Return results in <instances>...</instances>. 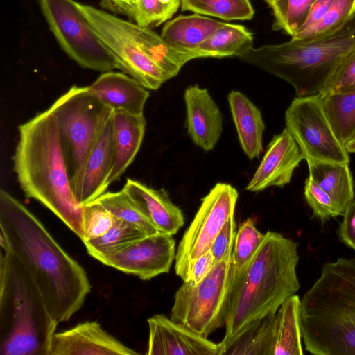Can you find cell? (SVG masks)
Listing matches in <instances>:
<instances>
[{"instance_id": "1", "label": "cell", "mask_w": 355, "mask_h": 355, "mask_svg": "<svg viewBox=\"0 0 355 355\" xmlns=\"http://www.w3.org/2000/svg\"><path fill=\"white\" fill-rule=\"evenodd\" d=\"M0 245L31 275L58 324L80 310L92 288L85 269L24 204L3 189L0 191Z\"/></svg>"}, {"instance_id": "2", "label": "cell", "mask_w": 355, "mask_h": 355, "mask_svg": "<svg viewBox=\"0 0 355 355\" xmlns=\"http://www.w3.org/2000/svg\"><path fill=\"white\" fill-rule=\"evenodd\" d=\"M297 243L268 231L250 261L233 275L225 309V334L218 343L220 355L254 323L276 313L300 288L296 267Z\"/></svg>"}, {"instance_id": "3", "label": "cell", "mask_w": 355, "mask_h": 355, "mask_svg": "<svg viewBox=\"0 0 355 355\" xmlns=\"http://www.w3.org/2000/svg\"><path fill=\"white\" fill-rule=\"evenodd\" d=\"M13 168L25 196L53 212L81 240L83 206L72 189L55 118L49 108L19 126Z\"/></svg>"}, {"instance_id": "4", "label": "cell", "mask_w": 355, "mask_h": 355, "mask_svg": "<svg viewBox=\"0 0 355 355\" xmlns=\"http://www.w3.org/2000/svg\"><path fill=\"white\" fill-rule=\"evenodd\" d=\"M305 349L314 355H355V258L326 263L301 299Z\"/></svg>"}, {"instance_id": "5", "label": "cell", "mask_w": 355, "mask_h": 355, "mask_svg": "<svg viewBox=\"0 0 355 355\" xmlns=\"http://www.w3.org/2000/svg\"><path fill=\"white\" fill-rule=\"evenodd\" d=\"M355 53V15L344 26L310 40H294L252 48L243 62L291 85L296 96L322 94L340 65Z\"/></svg>"}, {"instance_id": "6", "label": "cell", "mask_w": 355, "mask_h": 355, "mask_svg": "<svg viewBox=\"0 0 355 355\" xmlns=\"http://www.w3.org/2000/svg\"><path fill=\"white\" fill-rule=\"evenodd\" d=\"M58 324L26 270L1 250L0 354L49 355Z\"/></svg>"}, {"instance_id": "7", "label": "cell", "mask_w": 355, "mask_h": 355, "mask_svg": "<svg viewBox=\"0 0 355 355\" xmlns=\"http://www.w3.org/2000/svg\"><path fill=\"white\" fill-rule=\"evenodd\" d=\"M49 109L55 118L78 200L87 157L113 110L96 98L89 87L76 85L60 96Z\"/></svg>"}, {"instance_id": "8", "label": "cell", "mask_w": 355, "mask_h": 355, "mask_svg": "<svg viewBox=\"0 0 355 355\" xmlns=\"http://www.w3.org/2000/svg\"><path fill=\"white\" fill-rule=\"evenodd\" d=\"M231 281L232 257L216 263L199 283L183 281L175 294L170 318L207 338L225 324Z\"/></svg>"}, {"instance_id": "9", "label": "cell", "mask_w": 355, "mask_h": 355, "mask_svg": "<svg viewBox=\"0 0 355 355\" xmlns=\"http://www.w3.org/2000/svg\"><path fill=\"white\" fill-rule=\"evenodd\" d=\"M49 28L64 52L80 66L102 72L119 69L74 0H39Z\"/></svg>"}, {"instance_id": "10", "label": "cell", "mask_w": 355, "mask_h": 355, "mask_svg": "<svg viewBox=\"0 0 355 355\" xmlns=\"http://www.w3.org/2000/svg\"><path fill=\"white\" fill-rule=\"evenodd\" d=\"M285 122L305 160L349 164V153L333 131L320 94L296 96L286 110Z\"/></svg>"}, {"instance_id": "11", "label": "cell", "mask_w": 355, "mask_h": 355, "mask_svg": "<svg viewBox=\"0 0 355 355\" xmlns=\"http://www.w3.org/2000/svg\"><path fill=\"white\" fill-rule=\"evenodd\" d=\"M237 198L238 192L234 187L217 183L202 199L175 254V271L183 281L188 279L191 263L209 250L227 218L234 214Z\"/></svg>"}, {"instance_id": "12", "label": "cell", "mask_w": 355, "mask_h": 355, "mask_svg": "<svg viewBox=\"0 0 355 355\" xmlns=\"http://www.w3.org/2000/svg\"><path fill=\"white\" fill-rule=\"evenodd\" d=\"M78 7L119 64L148 89L156 90L168 80L164 73L119 26L116 17L92 6Z\"/></svg>"}, {"instance_id": "13", "label": "cell", "mask_w": 355, "mask_h": 355, "mask_svg": "<svg viewBox=\"0 0 355 355\" xmlns=\"http://www.w3.org/2000/svg\"><path fill=\"white\" fill-rule=\"evenodd\" d=\"M175 254V241L173 235L158 232L146 236L98 260L124 273L135 275L142 280H149L168 273Z\"/></svg>"}, {"instance_id": "14", "label": "cell", "mask_w": 355, "mask_h": 355, "mask_svg": "<svg viewBox=\"0 0 355 355\" xmlns=\"http://www.w3.org/2000/svg\"><path fill=\"white\" fill-rule=\"evenodd\" d=\"M148 355H220L218 343L203 338L164 315L147 320Z\"/></svg>"}, {"instance_id": "15", "label": "cell", "mask_w": 355, "mask_h": 355, "mask_svg": "<svg viewBox=\"0 0 355 355\" xmlns=\"http://www.w3.org/2000/svg\"><path fill=\"white\" fill-rule=\"evenodd\" d=\"M304 159L302 151L289 131L284 128L273 137L265 155L246 187L259 192L270 187H283L291 182L293 172Z\"/></svg>"}, {"instance_id": "16", "label": "cell", "mask_w": 355, "mask_h": 355, "mask_svg": "<svg viewBox=\"0 0 355 355\" xmlns=\"http://www.w3.org/2000/svg\"><path fill=\"white\" fill-rule=\"evenodd\" d=\"M103 329L97 322H85L55 333L49 355H138Z\"/></svg>"}, {"instance_id": "17", "label": "cell", "mask_w": 355, "mask_h": 355, "mask_svg": "<svg viewBox=\"0 0 355 355\" xmlns=\"http://www.w3.org/2000/svg\"><path fill=\"white\" fill-rule=\"evenodd\" d=\"M186 127L193 142L208 151L213 149L223 131L222 113L206 89L189 86L184 92Z\"/></svg>"}, {"instance_id": "18", "label": "cell", "mask_w": 355, "mask_h": 355, "mask_svg": "<svg viewBox=\"0 0 355 355\" xmlns=\"http://www.w3.org/2000/svg\"><path fill=\"white\" fill-rule=\"evenodd\" d=\"M113 114V113H112ZM114 157L112 114L101 130L84 168L78 201L84 206L105 193Z\"/></svg>"}, {"instance_id": "19", "label": "cell", "mask_w": 355, "mask_h": 355, "mask_svg": "<svg viewBox=\"0 0 355 355\" xmlns=\"http://www.w3.org/2000/svg\"><path fill=\"white\" fill-rule=\"evenodd\" d=\"M123 189L160 233L173 235L183 226L182 211L164 189H154L130 178Z\"/></svg>"}, {"instance_id": "20", "label": "cell", "mask_w": 355, "mask_h": 355, "mask_svg": "<svg viewBox=\"0 0 355 355\" xmlns=\"http://www.w3.org/2000/svg\"><path fill=\"white\" fill-rule=\"evenodd\" d=\"M89 91L113 110L142 114L149 92L132 77L119 72L106 71L91 85Z\"/></svg>"}, {"instance_id": "21", "label": "cell", "mask_w": 355, "mask_h": 355, "mask_svg": "<svg viewBox=\"0 0 355 355\" xmlns=\"http://www.w3.org/2000/svg\"><path fill=\"white\" fill-rule=\"evenodd\" d=\"M119 26L135 41L140 49L164 73L168 80L175 76L189 60L207 58L201 52L183 51L170 46L148 27L117 18Z\"/></svg>"}, {"instance_id": "22", "label": "cell", "mask_w": 355, "mask_h": 355, "mask_svg": "<svg viewBox=\"0 0 355 355\" xmlns=\"http://www.w3.org/2000/svg\"><path fill=\"white\" fill-rule=\"evenodd\" d=\"M114 157L108 183L117 181L133 162L141 145L146 120L142 114L113 110Z\"/></svg>"}, {"instance_id": "23", "label": "cell", "mask_w": 355, "mask_h": 355, "mask_svg": "<svg viewBox=\"0 0 355 355\" xmlns=\"http://www.w3.org/2000/svg\"><path fill=\"white\" fill-rule=\"evenodd\" d=\"M309 176L331 198L336 216H343L354 198L349 164L306 160Z\"/></svg>"}, {"instance_id": "24", "label": "cell", "mask_w": 355, "mask_h": 355, "mask_svg": "<svg viewBox=\"0 0 355 355\" xmlns=\"http://www.w3.org/2000/svg\"><path fill=\"white\" fill-rule=\"evenodd\" d=\"M241 146L250 159L262 151L265 125L259 109L243 93L232 91L227 96Z\"/></svg>"}, {"instance_id": "25", "label": "cell", "mask_w": 355, "mask_h": 355, "mask_svg": "<svg viewBox=\"0 0 355 355\" xmlns=\"http://www.w3.org/2000/svg\"><path fill=\"white\" fill-rule=\"evenodd\" d=\"M224 23L196 13L181 15L167 22L160 35L174 49L200 52V44Z\"/></svg>"}, {"instance_id": "26", "label": "cell", "mask_w": 355, "mask_h": 355, "mask_svg": "<svg viewBox=\"0 0 355 355\" xmlns=\"http://www.w3.org/2000/svg\"><path fill=\"white\" fill-rule=\"evenodd\" d=\"M302 340L301 300L295 294L275 315L272 355L304 354Z\"/></svg>"}, {"instance_id": "27", "label": "cell", "mask_w": 355, "mask_h": 355, "mask_svg": "<svg viewBox=\"0 0 355 355\" xmlns=\"http://www.w3.org/2000/svg\"><path fill=\"white\" fill-rule=\"evenodd\" d=\"M253 35L245 26L224 23L199 46L207 58L239 57L252 49Z\"/></svg>"}, {"instance_id": "28", "label": "cell", "mask_w": 355, "mask_h": 355, "mask_svg": "<svg viewBox=\"0 0 355 355\" xmlns=\"http://www.w3.org/2000/svg\"><path fill=\"white\" fill-rule=\"evenodd\" d=\"M320 94L333 131L345 146L355 136V91Z\"/></svg>"}, {"instance_id": "29", "label": "cell", "mask_w": 355, "mask_h": 355, "mask_svg": "<svg viewBox=\"0 0 355 355\" xmlns=\"http://www.w3.org/2000/svg\"><path fill=\"white\" fill-rule=\"evenodd\" d=\"M147 236L136 226L114 218L111 228L103 236L84 241L87 253L95 258H99L121 250L133 242Z\"/></svg>"}, {"instance_id": "30", "label": "cell", "mask_w": 355, "mask_h": 355, "mask_svg": "<svg viewBox=\"0 0 355 355\" xmlns=\"http://www.w3.org/2000/svg\"><path fill=\"white\" fill-rule=\"evenodd\" d=\"M275 315H268L254 323L225 354L272 355Z\"/></svg>"}, {"instance_id": "31", "label": "cell", "mask_w": 355, "mask_h": 355, "mask_svg": "<svg viewBox=\"0 0 355 355\" xmlns=\"http://www.w3.org/2000/svg\"><path fill=\"white\" fill-rule=\"evenodd\" d=\"M181 10L225 21L249 20L254 16L250 0H181Z\"/></svg>"}, {"instance_id": "32", "label": "cell", "mask_w": 355, "mask_h": 355, "mask_svg": "<svg viewBox=\"0 0 355 355\" xmlns=\"http://www.w3.org/2000/svg\"><path fill=\"white\" fill-rule=\"evenodd\" d=\"M96 200L114 217L136 226L147 236L159 232L123 189L117 192H105Z\"/></svg>"}, {"instance_id": "33", "label": "cell", "mask_w": 355, "mask_h": 355, "mask_svg": "<svg viewBox=\"0 0 355 355\" xmlns=\"http://www.w3.org/2000/svg\"><path fill=\"white\" fill-rule=\"evenodd\" d=\"M354 15L355 0H336L319 21L291 38L310 40L330 33L344 26Z\"/></svg>"}, {"instance_id": "34", "label": "cell", "mask_w": 355, "mask_h": 355, "mask_svg": "<svg viewBox=\"0 0 355 355\" xmlns=\"http://www.w3.org/2000/svg\"><path fill=\"white\" fill-rule=\"evenodd\" d=\"M265 238L253 219L249 218L238 227L232 255V274H237L250 261Z\"/></svg>"}, {"instance_id": "35", "label": "cell", "mask_w": 355, "mask_h": 355, "mask_svg": "<svg viewBox=\"0 0 355 355\" xmlns=\"http://www.w3.org/2000/svg\"><path fill=\"white\" fill-rule=\"evenodd\" d=\"M315 0H276L270 7L275 18L273 27L294 36L304 23Z\"/></svg>"}, {"instance_id": "36", "label": "cell", "mask_w": 355, "mask_h": 355, "mask_svg": "<svg viewBox=\"0 0 355 355\" xmlns=\"http://www.w3.org/2000/svg\"><path fill=\"white\" fill-rule=\"evenodd\" d=\"M181 0H137L133 19L144 27L157 26L171 19Z\"/></svg>"}, {"instance_id": "37", "label": "cell", "mask_w": 355, "mask_h": 355, "mask_svg": "<svg viewBox=\"0 0 355 355\" xmlns=\"http://www.w3.org/2000/svg\"><path fill=\"white\" fill-rule=\"evenodd\" d=\"M115 217L100 202L94 200L83 206V242L97 239L112 226Z\"/></svg>"}, {"instance_id": "38", "label": "cell", "mask_w": 355, "mask_h": 355, "mask_svg": "<svg viewBox=\"0 0 355 355\" xmlns=\"http://www.w3.org/2000/svg\"><path fill=\"white\" fill-rule=\"evenodd\" d=\"M305 199L313 211V216L324 223L331 217H336L330 196L309 176L304 187Z\"/></svg>"}, {"instance_id": "39", "label": "cell", "mask_w": 355, "mask_h": 355, "mask_svg": "<svg viewBox=\"0 0 355 355\" xmlns=\"http://www.w3.org/2000/svg\"><path fill=\"white\" fill-rule=\"evenodd\" d=\"M355 91V53L337 69L322 94Z\"/></svg>"}, {"instance_id": "40", "label": "cell", "mask_w": 355, "mask_h": 355, "mask_svg": "<svg viewBox=\"0 0 355 355\" xmlns=\"http://www.w3.org/2000/svg\"><path fill=\"white\" fill-rule=\"evenodd\" d=\"M236 231L234 214L227 218L209 249L215 263L232 257Z\"/></svg>"}, {"instance_id": "41", "label": "cell", "mask_w": 355, "mask_h": 355, "mask_svg": "<svg viewBox=\"0 0 355 355\" xmlns=\"http://www.w3.org/2000/svg\"><path fill=\"white\" fill-rule=\"evenodd\" d=\"M343 216V219L338 230L339 239L355 250V196Z\"/></svg>"}, {"instance_id": "42", "label": "cell", "mask_w": 355, "mask_h": 355, "mask_svg": "<svg viewBox=\"0 0 355 355\" xmlns=\"http://www.w3.org/2000/svg\"><path fill=\"white\" fill-rule=\"evenodd\" d=\"M215 263L211 252L207 251L191 263L187 281L199 283L207 275Z\"/></svg>"}, {"instance_id": "43", "label": "cell", "mask_w": 355, "mask_h": 355, "mask_svg": "<svg viewBox=\"0 0 355 355\" xmlns=\"http://www.w3.org/2000/svg\"><path fill=\"white\" fill-rule=\"evenodd\" d=\"M335 1L336 0H315L311 6L304 23L297 32L303 31L319 21Z\"/></svg>"}, {"instance_id": "44", "label": "cell", "mask_w": 355, "mask_h": 355, "mask_svg": "<svg viewBox=\"0 0 355 355\" xmlns=\"http://www.w3.org/2000/svg\"><path fill=\"white\" fill-rule=\"evenodd\" d=\"M137 0H102L101 4L107 10L126 15L133 19Z\"/></svg>"}, {"instance_id": "45", "label": "cell", "mask_w": 355, "mask_h": 355, "mask_svg": "<svg viewBox=\"0 0 355 355\" xmlns=\"http://www.w3.org/2000/svg\"><path fill=\"white\" fill-rule=\"evenodd\" d=\"M349 153H355V136L345 145Z\"/></svg>"}, {"instance_id": "46", "label": "cell", "mask_w": 355, "mask_h": 355, "mask_svg": "<svg viewBox=\"0 0 355 355\" xmlns=\"http://www.w3.org/2000/svg\"><path fill=\"white\" fill-rule=\"evenodd\" d=\"M266 3L270 6L273 2H275L276 0H265Z\"/></svg>"}]
</instances>
